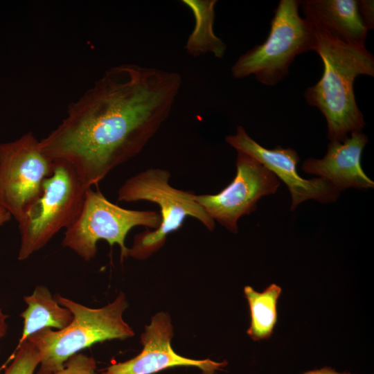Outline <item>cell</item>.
<instances>
[{"label": "cell", "instance_id": "cell-6", "mask_svg": "<svg viewBox=\"0 0 374 374\" xmlns=\"http://www.w3.org/2000/svg\"><path fill=\"white\" fill-rule=\"evenodd\" d=\"M87 190L71 166L53 161V172L45 179L40 197L18 222L21 235L19 260H26L74 222Z\"/></svg>", "mask_w": 374, "mask_h": 374}, {"label": "cell", "instance_id": "cell-4", "mask_svg": "<svg viewBox=\"0 0 374 374\" xmlns=\"http://www.w3.org/2000/svg\"><path fill=\"white\" fill-rule=\"evenodd\" d=\"M170 172L151 168L127 179L118 190L119 202L148 201L159 206L161 223L154 231L136 234L128 257L144 260L161 248L167 236L179 229L187 217L199 221L213 231L215 223L194 199L193 193L177 189L169 184Z\"/></svg>", "mask_w": 374, "mask_h": 374}, {"label": "cell", "instance_id": "cell-22", "mask_svg": "<svg viewBox=\"0 0 374 374\" xmlns=\"http://www.w3.org/2000/svg\"><path fill=\"white\" fill-rule=\"evenodd\" d=\"M11 217V215L8 211L0 208V226L10 221Z\"/></svg>", "mask_w": 374, "mask_h": 374}, {"label": "cell", "instance_id": "cell-1", "mask_svg": "<svg viewBox=\"0 0 374 374\" xmlns=\"http://www.w3.org/2000/svg\"><path fill=\"white\" fill-rule=\"evenodd\" d=\"M180 75L135 64L107 69L62 122L39 141L43 152L74 169L84 188L139 154L166 121Z\"/></svg>", "mask_w": 374, "mask_h": 374}, {"label": "cell", "instance_id": "cell-14", "mask_svg": "<svg viewBox=\"0 0 374 374\" xmlns=\"http://www.w3.org/2000/svg\"><path fill=\"white\" fill-rule=\"evenodd\" d=\"M24 300L27 308L20 314L24 319V327L18 345L42 329H64L73 319L72 312L60 305L48 289L43 285L37 286L33 294L25 296Z\"/></svg>", "mask_w": 374, "mask_h": 374}, {"label": "cell", "instance_id": "cell-16", "mask_svg": "<svg viewBox=\"0 0 374 374\" xmlns=\"http://www.w3.org/2000/svg\"><path fill=\"white\" fill-rule=\"evenodd\" d=\"M281 291L276 284H271L262 292L250 286L244 287L251 317L247 332L254 341L267 339L272 335L278 320L277 303Z\"/></svg>", "mask_w": 374, "mask_h": 374}, {"label": "cell", "instance_id": "cell-13", "mask_svg": "<svg viewBox=\"0 0 374 374\" xmlns=\"http://www.w3.org/2000/svg\"><path fill=\"white\" fill-rule=\"evenodd\" d=\"M300 6L314 26L332 32L348 44L365 47L368 30L359 16L357 0H304Z\"/></svg>", "mask_w": 374, "mask_h": 374}, {"label": "cell", "instance_id": "cell-8", "mask_svg": "<svg viewBox=\"0 0 374 374\" xmlns=\"http://www.w3.org/2000/svg\"><path fill=\"white\" fill-rule=\"evenodd\" d=\"M53 170L32 132L0 143V208L19 222L40 197Z\"/></svg>", "mask_w": 374, "mask_h": 374}, {"label": "cell", "instance_id": "cell-3", "mask_svg": "<svg viewBox=\"0 0 374 374\" xmlns=\"http://www.w3.org/2000/svg\"><path fill=\"white\" fill-rule=\"evenodd\" d=\"M55 299L72 312L73 319L64 329L44 328L27 338L41 357L37 374L60 370L69 358L96 343L125 339L134 335L123 319L128 305L122 292L113 302L100 308H91L58 294Z\"/></svg>", "mask_w": 374, "mask_h": 374}, {"label": "cell", "instance_id": "cell-2", "mask_svg": "<svg viewBox=\"0 0 374 374\" xmlns=\"http://www.w3.org/2000/svg\"><path fill=\"white\" fill-rule=\"evenodd\" d=\"M314 27V51L323 62V73L306 89L304 98L324 116L330 141L342 142L348 134L362 132L366 125L356 102L354 82L359 75L374 76V57L366 47L348 44L332 32Z\"/></svg>", "mask_w": 374, "mask_h": 374}, {"label": "cell", "instance_id": "cell-11", "mask_svg": "<svg viewBox=\"0 0 374 374\" xmlns=\"http://www.w3.org/2000/svg\"><path fill=\"white\" fill-rule=\"evenodd\" d=\"M172 326L163 312L155 314L141 334L142 351L135 357L109 366L105 374H153L175 366L199 368L202 374H215L227 362L211 359H193L175 353L171 346Z\"/></svg>", "mask_w": 374, "mask_h": 374}, {"label": "cell", "instance_id": "cell-18", "mask_svg": "<svg viewBox=\"0 0 374 374\" xmlns=\"http://www.w3.org/2000/svg\"><path fill=\"white\" fill-rule=\"evenodd\" d=\"M95 359L82 353H76L65 362L62 368L46 374H96Z\"/></svg>", "mask_w": 374, "mask_h": 374}, {"label": "cell", "instance_id": "cell-5", "mask_svg": "<svg viewBox=\"0 0 374 374\" xmlns=\"http://www.w3.org/2000/svg\"><path fill=\"white\" fill-rule=\"evenodd\" d=\"M299 7L298 0L279 1L266 40L241 55L231 67L235 78L253 75L261 84L274 86L287 75L297 55L314 51V27L299 15Z\"/></svg>", "mask_w": 374, "mask_h": 374}, {"label": "cell", "instance_id": "cell-9", "mask_svg": "<svg viewBox=\"0 0 374 374\" xmlns=\"http://www.w3.org/2000/svg\"><path fill=\"white\" fill-rule=\"evenodd\" d=\"M233 181L214 195H195L194 199L214 221L233 233L238 232L240 217L257 208L263 196L274 194L280 186L276 175L251 156L237 151Z\"/></svg>", "mask_w": 374, "mask_h": 374}, {"label": "cell", "instance_id": "cell-15", "mask_svg": "<svg viewBox=\"0 0 374 374\" xmlns=\"http://www.w3.org/2000/svg\"><path fill=\"white\" fill-rule=\"evenodd\" d=\"M195 17V26L189 35L185 49L193 56L206 53L222 58L226 50V44L214 33L215 6L216 0H183Z\"/></svg>", "mask_w": 374, "mask_h": 374}, {"label": "cell", "instance_id": "cell-21", "mask_svg": "<svg viewBox=\"0 0 374 374\" xmlns=\"http://www.w3.org/2000/svg\"><path fill=\"white\" fill-rule=\"evenodd\" d=\"M7 318L8 315L3 314L0 308V339L3 337L6 334L8 326L6 319Z\"/></svg>", "mask_w": 374, "mask_h": 374}, {"label": "cell", "instance_id": "cell-19", "mask_svg": "<svg viewBox=\"0 0 374 374\" xmlns=\"http://www.w3.org/2000/svg\"><path fill=\"white\" fill-rule=\"evenodd\" d=\"M374 1L373 0H359L357 7L359 16L365 27L368 29L374 28Z\"/></svg>", "mask_w": 374, "mask_h": 374}, {"label": "cell", "instance_id": "cell-24", "mask_svg": "<svg viewBox=\"0 0 374 374\" xmlns=\"http://www.w3.org/2000/svg\"><path fill=\"white\" fill-rule=\"evenodd\" d=\"M101 374H105V373L103 372V373H102Z\"/></svg>", "mask_w": 374, "mask_h": 374}, {"label": "cell", "instance_id": "cell-7", "mask_svg": "<svg viewBox=\"0 0 374 374\" xmlns=\"http://www.w3.org/2000/svg\"><path fill=\"white\" fill-rule=\"evenodd\" d=\"M160 223L158 212L122 208L109 201L99 190L90 188L85 192L76 219L66 229L62 244L88 261L97 252V242L105 240L110 246L117 244L121 258H127L129 248L125 241L129 231L139 226L154 230Z\"/></svg>", "mask_w": 374, "mask_h": 374}, {"label": "cell", "instance_id": "cell-12", "mask_svg": "<svg viewBox=\"0 0 374 374\" xmlns=\"http://www.w3.org/2000/svg\"><path fill=\"white\" fill-rule=\"evenodd\" d=\"M368 140L366 134L355 132L342 142L330 141L322 159L308 158L303 161L301 168L306 173L319 177L338 193L348 188H373V181L366 175L361 165L362 152Z\"/></svg>", "mask_w": 374, "mask_h": 374}, {"label": "cell", "instance_id": "cell-20", "mask_svg": "<svg viewBox=\"0 0 374 374\" xmlns=\"http://www.w3.org/2000/svg\"><path fill=\"white\" fill-rule=\"evenodd\" d=\"M302 374H353L348 371L338 372L330 366H325L320 369H315L305 372Z\"/></svg>", "mask_w": 374, "mask_h": 374}, {"label": "cell", "instance_id": "cell-10", "mask_svg": "<svg viewBox=\"0 0 374 374\" xmlns=\"http://www.w3.org/2000/svg\"><path fill=\"white\" fill-rule=\"evenodd\" d=\"M225 141L237 151L259 161L285 184L292 197L291 211L308 199L328 204L339 198V193L323 179L319 177L305 179L298 174L296 166L300 158L294 149L280 145L273 149L264 148L240 125L238 126L235 134L226 136Z\"/></svg>", "mask_w": 374, "mask_h": 374}, {"label": "cell", "instance_id": "cell-17", "mask_svg": "<svg viewBox=\"0 0 374 374\" xmlns=\"http://www.w3.org/2000/svg\"><path fill=\"white\" fill-rule=\"evenodd\" d=\"M14 352V357L3 374H34L41 362L39 353L35 346L26 339L17 346Z\"/></svg>", "mask_w": 374, "mask_h": 374}, {"label": "cell", "instance_id": "cell-23", "mask_svg": "<svg viewBox=\"0 0 374 374\" xmlns=\"http://www.w3.org/2000/svg\"><path fill=\"white\" fill-rule=\"evenodd\" d=\"M13 357H14V355L12 354V355L10 356V357L8 359V360H7V361L1 366H0V372H1V371L2 369H3V368L6 367V364H7L8 363H9V362L12 359Z\"/></svg>", "mask_w": 374, "mask_h": 374}]
</instances>
